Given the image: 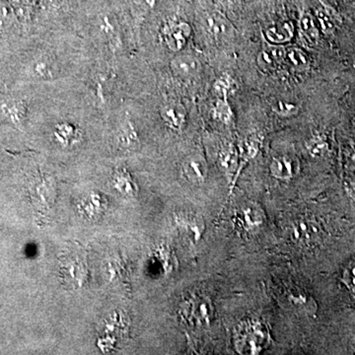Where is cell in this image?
I'll return each mask as SVG.
<instances>
[{
	"mask_svg": "<svg viewBox=\"0 0 355 355\" xmlns=\"http://www.w3.org/2000/svg\"><path fill=\"white\" fill-rule=\"evenodd\" d=\"M238 345L242 354H259L268 341V332L259 323H250L244 325L239 332Z\"/></svg>",
	"mask_w": 355,
	"mask_h": 355,
	"instance_id": "1",
	"label": "cell"
},
{
	"mask_svg": "<svg viewBox=\"0 0 355 355\" xmlns=\"http://www.w3.org/2000/svg\"><path fill=\"white\" fill-rule=\"evenodd\" d=\"M191 33V27L184 22H171L164 27L162 32L167 47L173 51L184 49Z\"/></svg>",
	"mask_w": 355,
	"mask_h": 355,
	"instance_id": "2",
	"label": "cell"
},
{
	"mask_svg": "<svg viewBox=\"0 0 355 355\" xmlns=\"http://www.w3.org/2000/svg\"><path fill=\"white\" fill-rule=\"evenodd\" d=\"M171 69L182 78H196L200 73L201 63L196 56L189 54H178L172 60Z\"/></svg>",
	"mask_w": 355,
	"mask_h": 355,
	"instance_id": "3",
	"label": "cell"
},
{
	"mask_svg": "<svg viewBox=\"0 0 355 355\" xmlns=\"http://www.w3.org/2000/svg\"><path fill=\"white\" fill-rule=\"evenodd\" d=\"M290 236L299 244H310L318 239L320 231L318 226L310 219L302 218L294 221L290 226Z\"/></svg>",
	"mask_w": 355,
	"mask_h": 355,
	"instance_id": "4",
	"label": "cell"
},
{
	"mask_svg": "<svg viewBox=\"0 0 355 355\" xmlns=\"http://www.w3.org/2000/svg\"><path fill=\"white\" fill-rule=\"evenodd\" d=\"M299 162L291 156H279L273 158L270 165V171L273 177L278 180H290L299 172Z\"/></svg>",
	"mask_w": 355,
	"mask_h": 355,
	"instance_id": "5",
	"label": "cell"
},
{
	"mask_svg": "<svg viewBox=\"0 0 355 355\" xmlns=\"http://www.w3.org/2000/svg\"><path fill=\"white\" fill-rule=\"evenodd\" d=\"M238 222L246 231L251 232L260 229L264 222L266 216L263 209L255 203H248L240 209Z\"/></svg>",
	"mask_w": 355,
	"mask_h": 355,
	"instance_id": "6",
	"label": "cell"
},
{
	"mask_svg": "<svg viewBox=\"0 0 355 355\" xmlns=\"http://www.w3.org/2000/svg\"><path fill=\"white\" fill-rule=\"evenodd\" d=\"M160 115L164 123L172 128V130H183L187 119V112L184 106L176 102H169L165 104L160 110Z\"/></svg>",
	"mask_w": 355,
	"mask_h": 355,
	"instance_id": "7",
	"label": "cell"
},
{
	"mask_svg": "<svg viewBox=\"0 0 355 355\" xmlns=\"http://www.w3.org/2000/svg\"><path fill=\"white\" fill-rule=\"evenodd\" d=\"M183 169H184L185 177L189 179L191 182L196 183V184H201V183L205 182V179H207V162L201 156L190 157L184 163Z\"/></svg>",
	"mask_w": 355,
	"mask_h": 355,
	"instance_id": "8",
	"label": "cell"
},
{
	"mask_svg": "<svg viewBox=\"0 0 355 355\" xmlns=\"http://www.w3.org/2000/svg\"><path fill=\"white\" fill-rule=\"evenodd\" d=\"M207 28L210 35L214 36L216 39H223L231 35L233 28L229 21H227L222 15L214 14L209 15L207 19Z\"/></svg>",
	"mask_w": 355,
	"mask_h": 355,
	"instance_id": "9",
	"label": "cell"
},
{
	"mask_svg": "<svg viewBox=\"0 0 355 355\" xmlns=\"http://www.w3.org/2000/svg\"><path fill=\"white\" fill-rule=\"evenodd\" d=\"M2 115L14 124H20L26 116V104L23 101L10 100L4 102L1 106Z\"/></svg>",
	"mask_w": 355,
	"mask_h": 355,
	"instance_id": "10",
	"label": "cell"
},
{
	"mask_svg": "<svg viewBox=\"0 0 355 355\" xmlns=\"http://www.w3.org/2000/svg\"><path fill=\"white\" fill-rule=\"evenodd\" d=\"M193 304L192 313L196 322L203 325L210 324L214 316V308L211 301L207 298H201Z\"/></svg>",
	"mask_w": 355,
	"mask_h": 355,
	"instance_id": "11",
	"label": "cell"
},
{
	"mask_svg": "<svg viewBox=\"0 0 355 355\" xmlns=\"http://www.w3.org/2000/svg\"><path fill=\"white\" fill-rule=\"evenodd\" d=\"M286 58V51L280 47H268L257 56V63L263 69H273L278 62Z\"/></svg>",
	"mask_w": 355,
	"mask_h": 355,
	"instance_id": "12",
	"label": "cell"
},
{
	"mask_svg": "<svg viewBox=\"0 0 355 355\" xmlns=\"http://www.w3.org/2000/svg\"><path fill=\"white\" fill-rule=\"evenodd\" d=\"M300 34L301 39L308 46H315L319 41V30L313 17L309 13H304L300 18Z\"/></svg>",
	"mask_w": 355,
	"mask_h": 355,
	"instance_id": "13",
	"label": "cell"
},
{
	"mask_svg": "<svg viewBox=\"0 0 355 355\" xmlns=\"http://www.w3.org/2000/svg\"><path fill=\"white\" fill-rule=\"evenodd\" d=\"M266 37L273 44L289 42L293 37V25L286 22L278 26L271 27L266 30Z\"/></svg>",
	"mask_w": 355,
	"mask_h": 355,
	"instance_id": "14",
	"label": "cell"
},
{
	"mask_svg": "<svg viewBox=\"0 0 355 355\" xmlns=\"http://www.w3.org/2000/svg\"><path fill=\"white\" fill-rule=\"evenodd\" d=\"M54 135L60 144L67 146L78 137V130L71 124L60 123L56 126Z\"/></svg>",
	"mask_w": 355,
	"mask_h": 355,
	"instance_id": "15",
	"label": "cell"
},
{
	"mask_svg": "<svg viewBox=\"0 0 355 355\" xmlns=\"http://www.w3.org/2000/svg\"><path fill=\"white\" fill-rule=\"evenodd\" d=\"M237 151L232 146H226L220 152V166L226 173L231 174L237 167Z\"/></svg>",
	"mask_w": 355,
	"mask_h": 355,
	"instance_id": "16",
	"label": "cell"
},
{
	"mask_svg": "<svg viewBox=\"0 0 355 355\" xmlns=\"http://www.w3.org/2000/svg\"><path fill=\"white\" fill-rule=\"evenodd\" d=\"M306 148L312 157L319 158L322 157L328 152L329 144L322 135H315L307 141Z\"/></svg>",
	"mask_w": 355,
	"mask_h": 355,
	"instance_id": "17",
	"label": "cell"
},
{
	"mask_svg": "<svg viewBox=\"0 0 355 355\" xmlns=\"http://www.w3.org/2000/svg\"><path fill=\"white\" fill-rule=\"evenodd\" d=\"M286 58L294 67L303 69L309 65L308 56L297 47H290L286 51Z\"/></svg>",
	"mask_w": 355,
	"mask_h": 355,
	"instance_id": "18",
	"label": "cell"
},
{
	"mask_svg": "<svg viewBox=\"0 0 355 355\" xmlns=\"http://www.w3.org/2000/svg\"><path fill=\"white\" fill-rule=\"evenodd\" d=\"M179 224L185 228L187 231H190L193 234L194 240L200 238L201 233L205 229V224L198 217H182L179 221Z\"/></svg>",
	"mask_w": 355,
	"mask_h": 355,
	"instance_id": "19",
	"label": "cell"
},
{
	"mask_svg": "<svg viewBox=\"0 0 355 355\" xmlns=\"http://www.w3.org/2000/svg\"><path fill=\"white\" fill-rule=\"evenodd\" d=\"M214 117L218 119L220 123L224 124H229L232 122L233 113L231 108L228 105L227 101L224 99H219L216 102V107H214Z\"/></svg>",
	"mask_w": 355,
	"mask_h": 355,
	"instance_id": "20",
	"label": "cell"
},
{
	"mask_svg": "<svg viewBox=\"0 0 355 355\" xmlns=\"http://www.w3.org/2000/svg\"><path fill=\"white\" fill-rule=\"evenodd\" d=\"M273 111L280 117H291L298 114L299 107L296 104L289 102H277L273 106Z\"/></svg>",
	"mask_w": 355,
	"mask_h": 355,
	"instance_id": "21",
	"label": "cell"
},
{
	"mask_svg": "<svg viewBox=\"0 0 355 355\" xmlns=\"http://www.w3.org/2000/svg\"><path fill=\"white\" fill-rule=\"evenodd\" d=\"M232 86V79L229 76H224L222 78L217 79L216 84H214V90L219 98L226 100L228 94L231 91Z\"/></svg>",
	"mask_w": 355,
	"mask_h": 355,
	"instance_id": "22",
	"label": "cell"
},
{
	"mask_svg": "<svg viewBox=\"0 0 355 355\" xmlns=\"http://www.w3.org/2000/svg\"><path fill=\"white\" fill-rule=\"evenodd\" d=\"M119 139L124 146H132L133 144H135V140H137V133L133 130L132 124H124L123 128H121Z\"/></svg>",
	"mask_w": 355,
	"mask_h": 355,
	"instance_id": "23",
	"label": "cell"
},
{
	"mask_svg": "<svg viewBox=\"0 0 355 355\" xmlns=\"http://www.w3.org/2000/svg\"><path fill=\"white\" fill-rule=\"evenodd\" d=\"M343 282L355 297V262L348 264L343 271Z\"/></svg>",
	"mask_w": 355,
	"mask_h": 355,
	"instance_id": "24",
	"label": "cell"
},
{
	"mask_svg": "<svg viewBox=\"0 0 355 355\" xmlns=\"http://www.w3.org/2000/svg\"><path fill=\"white\" fill-rule=\"evenodd\" d=\"M317 18H318L319 24H320L321 29L327 35H330L334 30V25L332 23L331 18L324 12V11H318L317 12Z\"/></svg>",
	"mask_w": 355,
	"mask_h": 355,
	"instance_id": "25",
	"label": "cell"
},
{
	"mask_svg": "<svg viewBox=\"0 0 355 355\" xmlns=\"http://www.w3.org/2000/svg\"><path fill=\"white\" fill-rule=\"evenodd\" d=\"M34 72L41 78H51L53 76L51 65L46 60H40L34 65Z\"/></svg>",
	"mask_w": 355,
	"mask_h": 355,
	"instance_id": "26",
	"label": "cell"
}]
</instances>
